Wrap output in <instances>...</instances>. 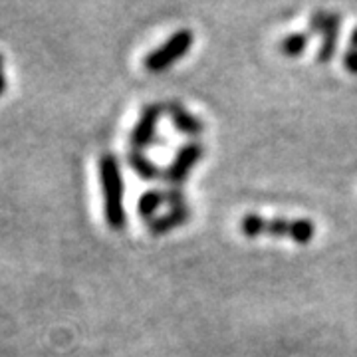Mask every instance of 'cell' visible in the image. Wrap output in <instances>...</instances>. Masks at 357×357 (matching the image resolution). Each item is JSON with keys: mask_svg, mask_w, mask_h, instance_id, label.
I'll return each mask as SVG.
<instances>
[{"mask_svg": "<svg viewBox=\"0 0 357 357\" xmlns=\"http://www.w3.org/2000/svg\"><path fill=\"white\" fill-rule=\"evenodd\" d=\"M241 232L246 238H258L262 234L284 236L296 244H310L316 236V225L310 218H264L260 215H244L241 220Z\"/></svg>", "mask_w": 357, "mask_h": 357, "instance_id": "6da1fadb", "label": "cell"}, {"mask_svg": "<svg viewBox=\"0 0 357 357\" xmlns=\"http://www.w3.org/2000/svg\"><path fill=\"white\" fill-rule=\"evenodd\" d=\"M100 183H102L105 222L109 229L119 232L128 225V215L123 206V177H121L119 161L114 153H103L100 157Z\"/></svg>", "mask_w": 357, "mask_h": 357, "instance_id": "7a4b0ae2", "label": "cell"}, {"mask_svg": "<svg viewBox=\"0 0 357 357\" xmlns=\"http://www.w3.org/2000/svg\"><path fill=\"white\" fill-rule=\"evenodd\" d=\"M192 44H195V32L189 28H181L173 36H169L159 48L149 52L143 60V66L147 72H153V74L167 72L171 66L191 50Z\"/></svg>", "mask_w": 357, "mask_h": 357, "instance_id": "3957f363", "label": "cell"}, {"mask_svg": "<svg viewBox=\"0 0 357 357\" xmlns=\"http://www.w3.org/2000/svg\"><path fill=\"white\" fill-rule=\"evenodd\" d=\"M165 114V105L161 103H149L141 109L139 119L129 133V145L131 151H143L145 147L153 145L155 135H157V126L159 119Z\"/></svg>", "mask_w": 357, "mask_h": 357, "instance_id": "277c9868", "label": "cell"}, {"mask_svg": "<svg viewBox=\"0 0 357 357\" xmlns=\"http://www.w3.org/2000/svg\"><path fill=\"white\" fill-rule=\"evenodd\" d=\"M204 147L203 143L199 141H191V143H185L181 149L175 155L173 163L167 167L163 171V181H167L169 185H173L177 189L178 185H183L187 178H189V173L197 167V163L203 159Z\"/></svg>", "mask_w": 357, "mask_h": 357, "instance_id": "5b68a950", "label": "cell"}, {"mask_svg": "<svg viewBox=\"0 0 357 357\" xmlns=\"http://www.w3.org/2000/svg\"><path fill=\"white\" fill-rule=\"evenodd\" d=\"M165 114L169 115L173 128L177 129L178 133L187 135V137H199L204 131V123L201 117L191 114L181 102H169L165 105Z\"/></svg>", "mask_w": 357, "mask_h": 357, "instance_id": "8992f818", "label": "cell"}, {"mask_svg": "<svg viewBox=\"0 0 357 357\" xmlns=\"http://www.w3.org/2000/svg\"><path fill=\"white\" fill-rule=\"evenodd\" d=\"M192 217V211L189 204L185 206H177V208H171L165 215H159L155 217L153 220L147 222V230L153 234V236H163V234H169L173 232L178 227L187 225V220Z\"/></svg>", "mask_w": 357, "mask_h": 357, "instance_id": "52a82bcc", "label": "cell"}, {"mask_svg": "<svg viewBox=\"0 0 357 357\" xmlns=\"http://www.w3.org/2000/svg\"><path fill=\"white\" fill-rule=\"evenodd\" d=\"M340 28H342V14L330 13V22L321 32V44L316 54V60L319 64H328L333 60L337 52V42H340Z\"/></svg>", "mask_w": 357, "mask_h": 357, "instance_id": "ba28073f", "label": "cell"}, {"mask_svg": "<svg viewBox=\"0 0 357 357\" xmlns=\"http://www.w3.org/2000/svg\"><path fill=\"white\" fill-rule=\"evenodd\" d=\"M128 163L129 167L133 169V173L139 178H143V181L163 178V171H165V169L155 165L149 157H145L143 151H131V153L128 155Z\"/></svg>", "mask_w": 357, "mask_h": 357, "instance_id": "9c48e42d", "label": "cell"}, {"mask_svg": "<svg viewBox=\"0 0 357 357\" xmlns=\"http://www.w3.org/2000/svg\"><path fill=\"white\" fill-rule=\"evenodd\" d=\"M167 204V189H149L147 192H143L137 201V215L145 220H153L159 206Z\"/></svg>", "mask_w": 357, "mask_h": 357, "instance_id": "30bf717a", "label": "cell"}, {"mask_svg": "<svg viewBox=\"0 0 357 357\" xmlns=\"http://www.w3.org/2000/svg\"><path fill=\"white\" fill-rule=\"evenodd\" d=\"M310 34L307 32H294L288 34L278 42V52L286 58H298L306 52L307 44H310Z\"/></svg>", "mask_w": 357, "mask_h": 357, "instance_id": "8fae6325", "label": "cell"}, {"mask_svg": "<svg viewBox=\"0 0 357 357\" xmlns=\"http://www.w3.org/2000/svg\"><path fill=\"white\" fill-rule=\"evenodd\" d=\"M330 22V13L328 10H316V13L310 16V22H307V34H321L326 30V26Z\"/></svg>", "mask_w": 357, "mask_h": 357, "instance_id": "7c38bea8", "label": "cell"}, {"mask_svg": "<svg viewBox=\"0 0 357 357\" xmlns=\"http://www.w3.org/2000/svg\"><path fill=\"white\" fill-rule=\"evenodd\" d=\"M342 66H344V70H347L349 74H356L357 76V50L347 48V52L342 56Z\"/></svg>", "mask_w": 357, "mask_h": 357, "instance_id": "4fadbf2b", "label": "cell"}, {"mask_svg": "<svg viewBox=\"0 0 357 357\" xmlns=\"http://www.w3.org/2000/svg\"><path fill=\"white\" fill-rule=\"evenodd\" d=\"M8 88V79H6V74H4V70H0V96L6 91Z\"/></svg>", "mask_w": 357, "mask_h": 357, "instance_id": "5bb4252c", "label": "cell"}, {"mask_svg": "<svg viewBox=\"0 0 357 357\" xmlns=\"http://www.w3.org/2000/svg\"><path fill=\"white\" fill-rule=\"evenodd\" d=\"M349 48L357 50V26L351 30V36H349Z\"/></svg>", "mask_w": 357, "mask_h": 357, "instance_id": "9a60e30c", "label": "cell"}, {"mask_svg": "<svg viewBox=\"0 0 357 357\" xmlns=\"http://www.w3.org/2000/svg\"><path fill=\"white\" fill-rule=\"evenodd\" d=\"M2 66H4V56L0 54V70H2Z\"/></svg>", "mask_w": 357, "mask_h": 357, "instance_id": "2e32d148", "label": "cell"}]
</instances>
